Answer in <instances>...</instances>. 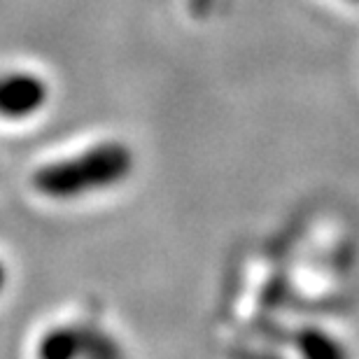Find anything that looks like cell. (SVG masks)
Wrapping results in <instances>:
<instances>
[{"label": "cell", "instance_id": "obj_1", "mask_svg": "<svg viewBox=\"0 0 359 359\" xmlns=\"http://www.w3.org/2000/svg\"><path fill=\"white\" fill-rule=\"evenodd\" d=\"M135 168L133 149L121 140H103L66 159L33 170V189L49 201H77L121 184Z\"/></svg>", "mask_w": 359, "mask_h": 359}, {"label": "cell", "instance_id": "obj_2", "mask_svg": "<svg viewBox=\"0 0 359 359\" xmlns=\"http://www.w3.org/2000/svg\"><path fill=\"white\" fill-rule=\"evenodd\" d=\"M52 89L47 80L31 70L0 73V119L26 121L40 114L49 103Z\"/></svg>", "mask_w": 359, "mask_h": 359}, {"label": "cell", "instance_id": "obj_3", "mask_svg": "<svg viewBox=\"0 0 359 359\" xmlns=\"http://www.w3.org/2000/svg\"><path fill=\"white\" fill-rule=\"evenodd\" d=\"M89 341L75 327H56L42 336L38 357L42 359H73L87 353Z\"/></svg>", "mask_w": 359, "mask_h": 359}, {"label": "cell", "instance_id": "obj_4", "mask_svg": "<svg viewBox=\"0 0 359 359\" xmlns=\"http://www.w3.org/2000/svg\"><path fill=\"white\" fill-rule=\"evenodd\" d=\"M294 343H297L301 355L311 357V359H336V357L346 355V350H343L332 336L320 332V329H304V332L297 334V341Z\"/></svg>", "mask_w": 359, "mask_h": 359}, {"label": "cell", "instance_id": "obj_5", "mask_svg": "<svg viewBox=\"0 0 359 359\" xmlns=\"http://www.w3.org/2000/svg\"><path fill=\"white\" fill-rule=\"evenodd\" d=\"M191 3V12L196 14V17H208L215 5V0H189Z\"/></svg>", "mask_w": 359, "mask_h": 359}, {"label": "cell", "instance_id": "obj_6", "mask_svg": "<svg viewBox=\"0 0 359 359\" xmlns=\"http://www.w3.org/2000/svg\"><path fill=\"white\" fill-rule=\"evenodd\" d=\"M7 278H10V276H7V266H5V262L0 259V294L5 292V287H7Z\"/></svg>", "mask_w": 359, "mask_h": 359}]
</instances>
